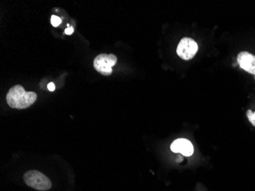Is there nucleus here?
<instances>
[{
	"mask_svg": "<svg viewBox=\"0 0 255 191\" xmlns=\"http://www.w3.org/2000/svg\"><path fill=\"white\" fill-rule=\"evenodd\" d=\"M51 22L53 26L57 27L61 24V19L59 17L56 16V15H52L51 18Z\"/></svg>",
	"mask_w": 255,
	"mask_h": 191,
	"instance_id": "obj_7",
	"label": "nucleus"
},
{
	"mask_svg": "<svg viewBox=\"0 0 255 191\" xmlns=\"http://www.w3.org/2000/svg\"><path fill=\"white\" fill-rule=\"evenodd\" d=\"M23 180L28 187L37 191H48L51 188V182L49 178L38 171L33 170L25 172L23 176Z\"/></svg>",
	"mask_w": 255,
	"mask_h": 191,
	"instance_id": "obj_2",
	"label": "nucleus"
},
{
	"mask_svg": "<svg viewBox=\"0 0 255 191\" xmlns=\"http://www.w3.org/2000/svg\"><path fill=\"white\" fill-rule=\"evenodd\" d=\"M73 32H74V28H71V27H69V28H67V29L65 30V34H68V35L72 34Z\"/></svg>",
	"mask_w": 255,
	"mask_h": 191,
	"instance_id": "obj_9",
	"label": "nucleus"
},
{
	"mask_svg": "<svg viewBox=\"0 0 255 191\" xmlns=\"http://www.w3.org/2000/svg\"><path fill=\"white\" fill-rule=\"evenodd\" d=\"M170 149L174 153H180L186 157H190L193 154L194 149L190 141L185 139H178L172 143Z\"/></svg>",
	"mask_w": 255,
	"mask_h": 191,
	"instance_id": "obj_5",
	"label": "nucleus"
},
{
	"mask_svg": "<svg viewBox=\"0 0 255 191\" xmlns=\"http://www.w3.org/2000/svg\"><path fill=\"white\" fill-rule=\"evenodd\" d=\"M247 117L251 123L255 126V112L254 113L252 110H248Z\"/></svg>",
	"mask_w": 255,
	"mask_h": 191,
	"instance_id": "obj_8",
	"label": "nucleus"
},
{
	"mask_svg": "<svg viewBox=\"0 0 255 191\" xmlns=\"http://www.w3.org/2000/svg\"><path fill=\"white\" fill-rule=\"evenodd\" d=\"M37 94L34 92H26L21 85H15L8 90L6 101L11 108L23 110L28 108L36 100Z\"/></svg>",
	"mask_w": 255,
	"mask_h": 191,
	"instance_id": "obj_1",
	"label": "nucleus"
},
{
	"mask_svg": "<svg viewBox=\"0 0 255 191\" xmlns=\"http://www.w3.org/2000/svg\"><path fill=\"white\" fill-rule=\"evenodd\" d=\"M238 63L243 70L249 74H255V56L247 51L239 53L237 57Z\"/></svg>",
	"mask_w": 255,
	"mask_h": 191,
	"instance_id": "obj_6",
	"label": "nucleus"
},
{
	"mask_svg": "<svg viewBox=\"0 0 255 191\" xmlns=\"http://www.w3.org/2000/svg\"><path fill=\"white\" fill-rule=\"evenodd\" d=\"M198 51V44L190 38H183L177 46V53L180 58L188 61L194 57Z\"/></svg>",
	"mask_w": 255,
	"mask_h": 191,
	"instance_id": "obj_4",
	"label": "nucleus"
},
{
	"mask_svg": "<svg viewBox=\"0 0 255 191\" xmlns=\"http://www.w3.org/2000/svg\"><path fill=\"white\" fill-rule=\"evenodd\" d=\"M117 63V57L113 54H101L95 57L94 67L97 72L104 76L111 75L113 67Z\"/></svg>",
	"mask_w": 255,
	"mask_h": 191,
	"instance_id": "obj_3",
	"label": "nucleus"
},
{
	"mask_svg": "<svg viewBox=\"0 0 255 191\" xmlns=\"http://www.w3.org/2000/svg\"><path fill=\"white\" fill-rule=\"evenodd\" d=\"M48 89L50 91H54L55 90V85H54V83H50L48 85Z\"/></svg>",
	"mask_w": 255,
	"mask_h": 191,
	"instance_id": "obj_10",
	"label": "nucleus"
}]
</instances>
